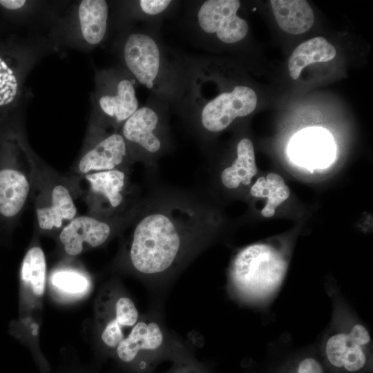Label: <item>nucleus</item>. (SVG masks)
<instances>
[{"instance_id": "12", "label": "nucleus", "mask_w": 373, "mask_h": 373, "mask_svg": "<svg viewBox=\"0 0 373 373\" xmlns=\"http://www.w3.org/2000/svg\"><path fill=\"white\" fill-rule=\"evenodd\" d=\"M123 55L135 78L141 84L152 88L160 68V51L155 41L144 33H132L124 43Z\"/></svg>"}, {"instance_id": "13", "label": "nucleus", "mask_w": 373, "mask_h": 373, "mask_svg": "<svg viewBox=\"0 0 373 373\" xmlns=\"http://www.w3.org/2000/svg\"><path fill=\"white\" fill-rule=\"evenodd\" d=\"M33 175L16 169L0 170V213L8 218L17 216L30 194Z\"/></svg>"}, {"instance_id": "22", "label": "nucleus", "mask_w": 373, "mask_h": 373, "mask_svg": "<svg viewBox=\"0 0 373 373\" xmlns=\"http://www.w3.org/2000/svg\"><path fill=\"white\" fill-rule=\"evenodd\" d=\"M51 283L62 293L71 296H79L85 293L88 287L86 278L73 271H59L53 274Z\"/></svg>"}, {"instance_id": "8", "label": "nucleus", "mask_w": 373, "mask_h": 373, "mask_svg": "<svg viewBox=\"0 0 373 373\" xmlns=\"http://www.w3.org/2000/svg\"><path fill=\"white\" fill-rule=\"evenodd\" d=\"M131 164L127 144L119 131L95 133L78 159L75 171L84 176L95 172L128 169Z\"/></svg>"}, {"instance_id": "9", "label": "nucleus", "mask_w": 373, "mask_h": 373, "mask_svg": "<svg viewBox=\"0 0 373 373\" xmlns=\"http://www.w3.org/2000/svg\"><path fill=\"white\" fill-rule=\"evenodd\" d=\"M238 0H208L198 11V22L204 32L215 35L221 41L233 44L243 39L249 30L247 22L238 17Z\"/></svg>"}, {"instance_id": "5", "label": "nucleus", "mask_w": 373, "mask_h": 373, "mask_svg": "<svg viewBox=\"0 0 373 373\" xmlns=\"http://www.w3.org/2000/svg\"><path fill=\"white\" fill-rule=\"evenodd\" d=\"M134 213L135 207L126 216L113 218L76 216L59 231V241L68 255H79L104 244L119 227L129 224Z\"/></svg>"}, {"instance_id": "21", "label": "nucleus", "mask_w": 373, "mask_h": 373, "mask_svg": "<svg viewBox=\"0 0 373 373\" xmlns=\"http://www.w3.org/2000/svg\"><path fill=\"white\" fill-rule=\"evenodd\" d=\"M250 194L256 198H267L261 215L271 218L274 215L276 208L289 198L290 191L280 175L270 173L266 178L260 177L256 180L250 189Z\"/></svg>"}, {"instance_id": "18", "label": "nucleus", "mask_w": 373, "mask_h": 373, "mask_svg": "<svg viewBox=\"0 0 373 373\" xmlns=\"http://www.w3.org/2000/svg\"><path fill=\"white\" fill-rule=\"evenodd\" d=\"M336 54L334 46L323 37H316L304 41L294 49L289 59V75L296 80L307 65L330 61Z\"/></svg>"}, {"instance_id": "17", "label": "nucleus", "mask_w": 373, "mask_h": 373, "mask_svg": "<svg viewBox=\"0 0 373 373\" xmlns=\"http://www.w3.org/2000/svg\"><path fill=\"white\" fill-rule=\"evenodd\" d=\"M163 342V334L155 323L146 324L136 323L127 336H125L116 347L118 358L124 363L135 359L140 350L157 349Z\"/></svg>"}, {"instance_id": "14", "label": "nucleus", "mask_w": 373, "mask_h": 373, "mask_svg": "<svg viewBox=\"0 0 373 373\" xmlns=\"http://www.w3.org/2000/svg\"><path fill=\"white\" fill-rule=\"evenodd\" d=\"M236 153L234 160L220 173L221 184L229 190L249 186L257 173L254 147L250 139L242 138L236 145Z\"/></svg>"}, {"instance_id": "15", "label": "nucleus", "mask_w": 373, "mask_h": 373, "mask_svg": "<svg viewBox=\"0 0 373 373\" xmlns=\"http://www.w3.org/2000/svg\"><path fill=\"white\" fill-rule=\"evenodd\" d=\"M108 6L104 0H83L77 8V21L81 37L89 46H97L107 30Z\"/></svg>"}, {"instance_id": "10", "label": "nucleus", "mask_w": 373, "mask_h": 373, "mask_svg": "<svg viewBox=\"0 0 373 373\" xmlns=\"http://www.w3.org/2000/svg\"><path fill=\"white\" fill-rule=\"evenodd\" d=\"M41 186L35 205L38 227L45 231H60L77 214L71 192L59 180H50Z\"/></svg>"}, {"instance_id": "11", "label": "nucleus", "mask_w": 373, "mask_h": 373, "mask_svg": "<svg viewBox=\"0 0 373 373\" xmlns=\"http://www.w3.org/2000/svg\"><path fill=\"white\" fill-rule=\"evenodd\" d=\"M288 155L296 164L308 169H323L334 160L336 145L333 137L320 127L306 128L290 140Z\"/></svg>"}, {"instance_id": "24", "label": "nucleus", "mask_w": 373, "mask_h": 373, "mask_svg": "<svg viewBox=\"0 0 373 373\" xmlns=\"http://www.w3.org/2000/svg\"><path fill=\"white\" fill-rule=\"evenodd\" d=\"M350 344L351 341L346 334L339 333L328 339L325 352L327 360L332 365L337 368H343Z\"/></svg>"}, {"instance_id": "27", "label": "nucleus", "mask_w": 373, "mask_h": 373, "mask_svg": "<svg viewBox=\"0 0 373 373\" xmlns=\"http://www.w3.org/2000/svg\"><path fill=\"white\" fill-rule=\"evenodd\" d=\"M296 373H324V370L318 361L306 358L298 363Z\"/></svg>"}, {"instance_id": "3", "label": "nucleus", "mask_w": 373, "mask_h": 373, "mask_svg": "<svg viewBox=\"0 0 373 373\" xmlns=\"http://www.w3.org/2000/svg\"><path fill=\"white\" fill-rule=\"evenodd\" d=\"M132 163L140 161L153 165L165 146L164 131L158 114L150 107L138 109L120 127Z\"/></svg>"}, {"instance_id": "2", "label": "nucleus", "mask_w": 373, "mask_h": 373, "mask_svg": "<svg viewBox=\"0 0 373 373\" xmlns=\"http://www.w3.org/2000/svg\"><path fill=\"white\" fill-rule=\"evenodd\" d=\"M286 269L285 260L274 248L254 244L236 255L231 274L241 288L254 294H265L280 284Z\"/></svg>"}, {"instance_id": "26", "label": "nucleus", "mask_w": 373, "mask_h": 373, "mask_svg": "<svg viewBox=\"0 0 373 373\" xmlns=\"http://www.w3.org/2000/svg\"><path fill=\"white\" fill-rule=\"evenodd\" d=\"M347 335L352 343L361 347L366 345L370 341L368 331L360 324L354 325Z\"/></svg>"}, {"instance_id": "25", "label": "nucleus", "mask_w": 373, "mask_h": 373, "mask_svg": "<svg viewBox=\"0 0 373 373\" xmlns=\"http://www.w3.org/2000/svg\"><path fill=\"white\" fill-rule=\"evenodd\" d=\"M171 3L169 0H141L139 5L144 13L155 15L164 11Z\"/></svg>"}, {"instance_id": "6", "label": "nucleus", "mask_w": 373, "mask_h": 373, "mask_svg": "<svg viewBox=\"0 0 373 373\" xmlns=\"http://www.w3.org/2000/svg\"><path fill=\"white\" fill-rule=\"evenodd\" d=\"M95 108L102 124L112 126L119 131L122 125L137 109L138 100L134 82L124 76L111 77L102 79L97 85L95 97Z\"/></svg>"}, {"instance_id": "23", "label": "nucleus", "mask_w": 373, "mask_h": 373, "mask_svg": "<svg viewBox=\"0 0 373 373\" xmlns=\"http://www.w3.org/2000/svg\"><path fill=\"white\" fill-rule=\"evenodd\" d=\"M19 81L6 61L0 57V106L10 104L18 94Z\"/></svg>"}, {"instance_id": "28", "label": "nucleus", "mask_w": 373, "mask_h": 373, "mask_svg": "<svg viewBox=\"0 0 373 373\" xmlns=\"http://www.w3.org/2000/svg\"><path fill=\"white\" fill-rule=\"evenodd\" d=\"M26 3L24 0H0V4L9 10H18L23 8Z\"/></svg>"}, {"instance_id": "20", "label": "nucleus", "mask_w": 373, "mask_h": 373, "mask_svg": "<svg viewBox=\"0 0 373 373\" xmlns=\"http://www.w3.org/2000/svg\"><path fill=\"white\" fill-rule=\"evenodd\" d=\"M20 277L26 292L34 298L42 297L46 280V262L42 249L35 246L26 252L21 266Z\"/></svg>"}, {"instance_id": "16", "label": "nucleus", "mask_w": 373, "mask_h": 373, "mask_svg": "<svg viewBox=\"0 0 373 373\" xmlns=\"http://www.w3.org/2000/svg\"><path fill=\"white\" fill-rule=\"evenodd\" d=\"M271 10L279 27L286 32L300 35L314 22L313 10L305 0H271Z\"/></svg>"}, {"instance_id": "19", "label": "nucleus", "mask_w": 373, "mask_h": 373, "mask_svg": "<svg viewBox=\"0 0 373 373\" xmlns=\"http://www.w3.org/2000/svg\"><path fill=\"white\" fill-rule=\"evenodd\" d=\"M114 309V317L108 321L101 333L103 343L111 348H116L125 337L123 329L133 327L138 318L137 308L128 297L119 298Z\"/></svg>"}, {"instance_id": "7", "label": "nucleus", "mask_w": 373, "mask_h": 373, "mask_svg": "<svg viewBox=\"0 0 373 373\" xmlns=\"http://www.w3.org/2000/svg\"><path fill=\"white\" fill-rule=\"evenodd\" d=\"M128 169L95 172L83 176L88 184L87 200L93 216L119 217L129 192Z\"/></svg>"}, {"instance_id": "4", "label": "nucleus", "mask_w": 373, "mask_h": 373, "mask_svg": "<svg viewBox=\"0 0 373 373\" xmlns=\"http://www.w3.org/2000/svg\"><path fill=\"white\" fill-rule=\"evenodd\" d=\"M256 92L247 86H236L231 91L222 92L207 101H202L198 122L204 133L224 131L238 117L251 114L256 108Z\"/></svg>"}, {"instance_id": "1", "label": "nucleus", "mask_w": 373, "mask_h": 373, "mask_svg": "<svg viewBox=\"0 0 373 373\" xmlns=\"http://www.w3.org/2000/svg\"><path fill=\"white\" fill-rule=\"evenodd\" d=\"M130 224L131 266L153 275L169 270L186 246L204 240L216 218L204 191L160 187L137 202Z\"/></svg>"}]
</instances>
